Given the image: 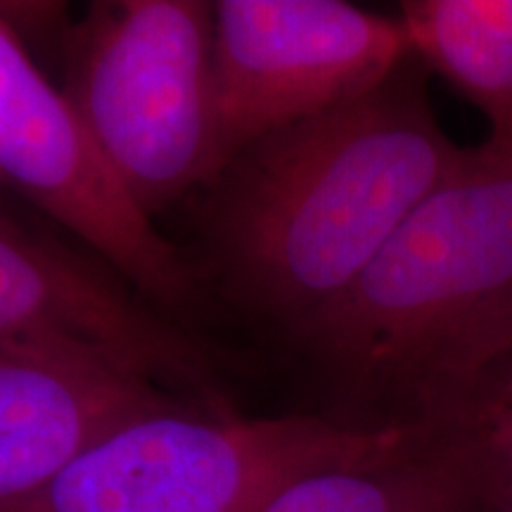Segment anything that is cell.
<instances>
[{
    "mask_svg": "<svg viewBox=\"0 0 512 512\" xmlns=\"http://www.w3.org/2000/svg\"><path fill=\"white\" fill-rule=\"evenodd\" d=\"M181 406L119 358L64 337H0V510L34 496L95 441Z\"/></svg>",
    "mask_w": 512,
    "mask_h": 512,
    "instance_id": "cell-7",
    "label": "cell"
},
{
    "mask_svg": "<svg viewBox=\"0 0 512 512\" xmlns=\"http://www.w3.org/2000/svg\"><path fill=\"white\" fill-rule=\"evenodd\" d=\"M491 512H512V482L505 486V489L501 491L494 498V505H491Z\"/></svg>",
    "mask_w": 512,
    "mask_h": 512,
    "instance_id": "cell-12",
    "label": "cell"
},
{
    "mask_svg": "<svg viewBox=\"0 0 512 512\" xmlns=\"http://www.w3.org/2000/svg\"><path fill=\"white\" fill-rule=\"evenodd\" d=\"M290 330L339 399L328 418L456 432L512 368V155L465 147L354 283Z\"/></svg>",
    "mask_w": 512,
    "mask_h": 512,
    "instance_id": "cell-1",
    "label": "cell"
},
{
    "mask_svg": "<svg viewBox=\"0 0 512 512\" xmlns=\"http://www.w3.org/2000/svg\"><path fill=\"white\" fill-rule=\"evenodd\" d=\"M399 22L411 55L463 93L512 155V0H406Z\"/></svg>",
    "mask_w": 512,
    "mask_h": 512,
    "instance_id": "cell-10",
    "label": "cell"
},
{
    "mask_svg": "<svg viewBox=\"0 0 512 512\" xmlns=\"http://www.w3.org/2000/svg\"><path fill=\"white\" fill-rule=\"evenodd\" d=\"M482 460L456 434H415L361 463L309 475L264 512H491Z\"/></svg>",
    "mask_w": 512,
    "mask_h": 512,
    "instance_id": "cell-9",
    "label": "cell"
},
{
    "mask_svg": "<svg viewBox=\"0 0 512 512\" xmlns=\"http://www.w3.org/2000/svg\"><path fill=\"white\" fill-rule=\"evenodd\" d=\"M0 174L131 283L181 304L192 278L102 157L67 93L38 72L0 19Z\"/></svg>",
    "mask_w": 512,
    "mask_h": 512,
    "instance_id": "cell-6",
    "label": "cell"
},
{
    "mask_svg": "<svg viewBox=\"0 0 512 512\" xmlns=\"http://www.w3.org/2000/svg\"><path fill=\"white\" fill-rule=\"evenodd\" d=\"M46 335L88 344L159 382L200 380L185 339L60 249L0 223V337Z\"/></svg>",
    "mask_w": 512,
    "mask_h": 512,
    "instance_id": "cell-8",
    "label": "cell"
},
{
    "mask_svg": "<svg viewBox=\"0 0 512 512\" xmlns=\"http://www.w3.org/2000/svg\"><path fill=\"white\" fill-rule=\"evenodd\" d=\"M463 155L411 55L373 91L280 128L228 166L223 254L292 328L354 283Z\"/></svg>",
    "mask_w": 512,
    "mask_h": 512,
    "instance_id": "cell-2",
    "label": "cell"
},
{
    "mask_svg": "<svg viewBox=\"0 0 512 512\" xmlns=\"http://www.w3.org/2000/svg\"><path fill=\"white\" fill-rule=\"evenodd\" d=\"M482 460L494 498L512 482V368L456 432Z\"/></svg>",
    "mask_w": 512,
    "mask_h": 512,
    "instance_id": "cell-11",
    "label": "cell"
},
{
    "mask_svg": "<svg viewBox=\"0 0 512 512\" xmlns=\"http://www.w3.org/2000/svg\"><path fill=\"white\" fill-rule=\"evenodd\" d=\"M211 5L223 171L261 138L373 91L411 57L399 17L342 0Z\"/></svg>",
    "mask_w": 512,
    "mask_h": 512,
    "instance_id": "cell-5",
    "label": "cell"
},
{
    "mask_svg": "<svg viewBox=\"0 0 512 512\" xmlns=\"http://www.w3.org/2000/svg\"><path fill=\"white\" fill-rule=\"evenodd\" d=\"M415 434L356 430L328 415L247 420L174 406L117 427L0 512H264L299 479Z\"/></svg>",
    "mask_w": 512,
    "mask_h": 512,
    "instance_id": "cell-3",
    "label": "cell"
},
{
    "mask_svg": "<svg viewBox=\"0 0 512 512\" xmlns=\"http://www.w3.org/2000/svg\"><path fill=\"white\" fill-rule=\"evenodd\" d=\"M64 93L147 216L223 174L211 3L93 5L76 34Z\"/></svg>",
    "mask_w": 512,
    "mask_h": 512,
    "instance_id": "cell-4",
    "label": "cell"
}]
</instances>
